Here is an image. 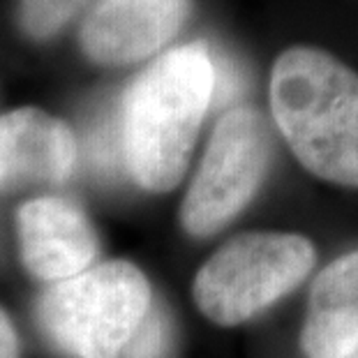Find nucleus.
Masks as SVG:
<instances>
[{
  "label": "nucleus",
  "instance_id": "20e7f679",
  "mask_svg": "<svg viewBox=\"0 0 358 358\" xmlns=\"http://www.w3.org/2000/svg\"><path fill=\"white\" fill-rule=\"evenodd\" d=\"M312 266L315 245L303 236L241 234L199 268L194 303L210 322L238 326L299 287Z\"/></svg>",
  "mask_w": 358,
  "mask_h": 358
},
{
  "label": "nucleus",
  "instance_id": "423d86ee",
  "mask_svg": "<svg viewBox=\"0 0 358 358\" xmlns=\"http://www.w3.org/2000/svg\"><path fill=\"white\" fill-rule=\"evenodd\" d=\"M192 0H102L81 26V49L100 65L150 58L178 35Z\"/></svg>",
  "mask_w": 358,
  "mask_h": 358
},
{
  "label": "nucleus",
  "instance_id": "6e6552de",
  "mask_svg": "<svg viewBox=\"0 0 358 358\" xmlns=\"http://www.w3.org/2000/svg\"><path fill=\"white\" fill-rule=\"evenodd\" d=\"M77 164V139L65 120L24 106L0 116V189L58 185Z\"/></svg>",
  "mask_w": 358,
  "mask_h": 358
},
{
  "label": "nucleus",
  "instance_id": "9b49d317",
  "mask_svg": "<svg viewBox=\"0 0 358 358\" xmlns=\"http://www.w3.org/2000/svg\"><path fill=\"white\" fill-rule=\"evenodd\" d=\"M171 340L169 317L159 306H150L120 358H164Z\"/></svg>",
  "mask_w": 358,
  "mask_h": 358
},
{
  "label": "nucleus",
  "instance_id": "1a4fd4ad",
  "mask_svg": "<svg viewBox=\"0 0 358 358\" xmlns=\"http://www.w3.org/2000/svg\"><path fill=\"white\" fill-rule=\"evenodd\" d=\"M301 347L308 358H347L358 349V250L317 275Z\"/></svg>",
  "mask_w": 358,
  "mask_h": 358
},
{
  "label": "nucleus",
  "instance_id": "7ed1b4c3",
  "mask_svg": "<svg viewBox=\"0 0 358 358\" xmlns=\"http://www.w3.org/2000/svg\"><path fill=\"white\" fill-rule=\"evenodd\" d=\"M153 306L146 275L113 259L74 278L53 282L40 296L37 322L72 358H120Z\"/></svg>",
  "mask_w": 358,
  "mask_h": 358
},
{
  "label": "nucleus",
  "instance_id": "f03ea898",
  "mask_svg": "<svg viewBox=\"0 0 358 358\" xmlns=\"http://www.w3.org/2000/svg\"><path fill=\"white\" fill-rule=\"evenodd\" d=\"M271 109L310 173L358 187V74L315 47L287 49L273 65Z\"/></svg>",
  "mask_w": 358,
  "mask_h": 358
},
{
  "label": "nucleus",
  "instance_id": "f8f14e48",
  "mask_svg": "<svg viewBox=\"0 0 358 358\" xmlns=\"http://www.w3.org/2000/svg\"><path fill=\"white\" fill-rule=\"evenodd\" d=\"M0 358H19V338L3 310H0Z\"/></svg>",
  "mask_w": 358,
  "mask_h": 358
},
{
  "label": "nucleus",
  "instance_id": "ddd939ff",
  "mask_svg": "<svg viewBox=\"0 0 358 358\" xmlns=\"http://www.w3.org/2000/svg\"><path fill=\"white\" fill-rule=\"evenodd\" d=\"M347 358H358V349H356V352H354L352 356H347Z\"/></svg>",
  "mask_w": 358,
  "mask_h": 358
},
{
  "label": "nucleus",
  "instance_id": "0eeeda50",
  "mask_svg": "<svg viewBox=\"0 0 358 358\" xmlns=\"http://www.w3.org/2000/svg\"><path fill=\"white\" fill-rule=\"evenodd\" d=\"M17 227L21 259L37 280L60 282L79 275L100 252L86 213L63 196L26 201L17 213Z\"/></svg>",
  "mask_w": 358,
  "mask_h": 358
},
{
  "label": "nucleus",
  "instance_id": "f257e3e1",
  "mask_svg": "<svg viewBox=\"0 0 358 358\" xmlns=\"http://www.w3.org/2000/svg\"><path fill=\"white\" fill-rule=\"evenodd\" d=\"M213 95L215 65L201 42L164 53L127 88L123 150L143 189L169 192L185 176Z\"/></svg>",
  "mask_w": 358,
  "mask_h": 358
},
{
  "label": "nucleus",
  "instance_id": "39448f33",
  "mask_svg": "<svg viewBox=\"0 0 358 358\" xmlns=\"http://www.w3.org/2000/svg\"><path fill=\"white\" fill-rule=\"evenodd\" d=\"M268 125L252 106L217 120L201 166L180 206V224L194 238L220 231L252 199L268 169Z\"/></svg>",
  "mask_w": 358,
  "mask_h": 358
},
{
  "label": "nucleus",
  "instance_id": "9d476101",
  "mask_svg": "<svg viewBox=\"0 0 358 358\" xmlns=\"http://www.w3.org/2000/svg\"><path fill=\"white\" fill-rule=\"evenodd\" d=\"M86 0H19L21 28L33 40H47L56 35Z\"/></svg>",
  "mask_w": 358,
  "mask_h": 358
}]
</instances>
